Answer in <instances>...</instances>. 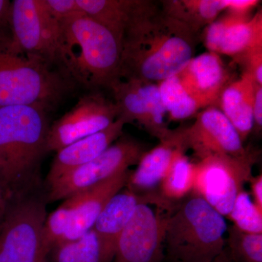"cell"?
<instances>
[{
	"instance_id": "32",
	"label": "cell",
	"mask_w": 262,
	"mask_h": 262,
	"mask_svg": "<svg viewBox=\"0 0 262 262\" xmlns=\"http://www.w3.org/2000/svg\"><path fill=\"white\" fill-rule=\"evenodd\" d=\"M253 129L260 132L262 127V85L254 82L253 102Z\"/></svg>"
},
{
	"instance_id": "6",
	"label": "cell",
	"mask_w": 262,
	"mask_h": 262,
	"mask_svg": "<svg viewBox=\"0 0 262 262\" xmlns=\"http://www.w3.org/2000/svg\"><path fill=\"white\" fill-rule=\"evenodd\" d=\"M47 203L42 187L12 198L0 227V262H50L42 241Z\"/></svg>"
},
{
	"instance_id": "24",
	"label": "cell",
	"mask_w": 262,
	"mask_h": 262,
	"mask_svg": "<svg viewBox=\"0 0 262 262\" xmlns=\"http://www.w3.org/2000/svg\"><path fill=\"white\" fill-rule=\"evenodd\" d=\"M158 84L160 97L170 121H181L195 116L201 110L198 103L179 82L177 75Z\"/></svg>"
},
{
	"instance_id": "10",
	"label": "cell",
	"mask_w": 262,
	"mask_h": 262,
	"mask_svg": "<svg viewBox=\"0 0 262 262\" xmlns=\"http://www.w3.org/2000/svg\"><path fill=\"white\" fill-rule=\"evenodd\" d=\"M142 203L117 242L113 262H163L167 220L173 207Z\"/></svg>"
},
{
	"instance_id": "31",
	"label": "cell",
	"mask_w": 262,
	"mask_h": 262,
	"mask_svg": "<svg viewBox=\"0 0 262 262\" xmlns=\"http://www.w3.org/2000/svg\"><path fill=\"white\" fill-rule=\"evenodd\" d=\"M42 2L48 11L58 21L82 12L77 0H42Z\"/></svg>"
},
{
	"instance_id": "7",
	"label": "cell",
	"mask_w": 262,
	"mask_h": 262,
	"mask_svg": "<svg viewBox=\"0 0 262 262\" xmlns=\"http://www.w3.org/2000/svg\"><path fill=\"white\" fill-rule=\"evenodd\" d=\"M147 151L145 144L122 134L97 158L46 186L48 202L67 199L129 170L133 165H138Z\"/></svg>"
},
{
	"instance_id": "11",
	"label": "cell",
	"mask_w": 262,
	"mask_h": 262,
	"mask_svg": "<svg viewBox=\"0 0 262 262\" xmlns=\"http://www.w3.org/2000/svg\"><path fill=\"white\" fill-rule=\"evenodd\" d=\"M182 147L199 160L215 155L246 158L253 155L238 133L218 107L209 106L196 115L191 126L176 130Z\"/></svg>"
},
{
	"instance_id": "17",
	"label": "cell",
	"mask_w": 262,
	"mask_h": 262,
	"mask_svg": "<svg viewBox=\"0 0 262 262\" xmlns=\"http://www.w3.org/2000/svg\"><path fill=\"white\" fill-rule=\"evenodd\" d=\"M81 11L106 27L122 42L136 24L160 10L151 0H77Z\"/></svg>"
},
{
	"instance_id": "18",
	"label": "cell",
	"mask_w": 262,
	"mask_h": 262,
	"mask_svg": "<svg viewBox=\"0 0 262 262\" xmlns=\"http://www.w3.org/2000/svg\"><path fill=\"white\" fill-rule=\"evenodd\" d=\"M125 124V120L117 117L104 130L75 141L57 151L46 178V186L97 158L123 134Z\"/></svg>"
},
{
	"instance_id": "28",
	"label": "cell",
	"mask_w": 262,
	"mask_h": 262,
	"mask_svg": "<svg viewBox=\"0 0 262 262\" xmlns=\"http://www.w3.org/2000/svg\"><path fill=\"white\" fill-rule=\"evenodd\" d=\"M228 216L243 232L262 234V212L244 189L237 194Z\"/></svg>"
},
{
	"instance_id": "20",
	"label": "cell",
	"mask_w": 262,
	"mask_h": 262,
	"mask_svg": "<svg viewBox=\"0 0 262 262\" xmlns=\"http://www.w3.org/2000/svg\"><path fill=\"white\" fill-rule=\"evenodd\" d=\"M130 173L129 169L77 193L78 203L75 216L61 243L80 238L93 228L98 215L110 200L126 187Z\"/></svg>"
},
{
	"instance_id": "14",
	"label": "cell",
	"mask_w": 262,
	"mask_h": 262,
	"mask_svg": "<svg viewBox=\"0 0 262 262\" xmlns=\"http://www.w3.org/2000/svg\"><path fill=\"white\" fill-rule=\"evenodd\" d=\"M203 32L208 51L234 58L262 46V10L253 16L226 11Z\"/></svg>"
},
{
	"instance_id": "23",
	"label": "cell",
	"mask_w": 262,
	"mask_h": 262,
	"mask_svg": "<svg viewBox=\"0 0 262 262\" xmlns=\"http://www.w3.org/2000/svg\"><path fill=\"white\" fill-rule=\"evenodd\" d=\"M194 179V163L182 151L173 160L158 192L170 203L182 201L192 192Z\"/></svg>"
},
{
	"instance_id": "35",
	"label": "cell",
	"mask_w": 262,
	"mask_h": 262,
	"mask_svg": "<svg viewBox=\"0 0 262 262\" xmlns=\"http://www.w3.org/2000/svg\"><path fill=\"white\" fill-rule=\"evenodd\" d=\"M213 262H232V260L229 258L228 255H227V251L225 249V251L219 256L216 259L214 260Z\"/></svg>"
},
{
	"instance_id": "29",
	"label": "cell",
	"mask_w": 262,
	"mask_h": 262,
	"mask_svg": "<svg viewBox=\"0 0 262 262\" xmlns=\"http://www.w3.org/2000/svg\"><path fill=\"white\" fill-rule=\"evenodd\" d=\"M234 62L244 68V73L262 85V46H258L232 58Z\"/></svg>"
},
{
	"instance_id": "34",
	"label": "cell",
	"mask_w": 262,
	"mask_h": 262,
	"mask_svg": "<svg viewBox=\"0 0 262 262\" xmlns=\"http://www.w3.org/2000/svg\"><path fill=\"white\" fill-rule=\"evenodd\" d=\"M249 182H251V191L255 203L258 209L262 212V175L256 177H251Z\"/></svg>"
},
{
	"instance_id": "33",
	"label": "cell",
	"mask_w": 262,
	"mask_h": 262,
	"mask_svg": "<svg viewBox=\"0 0 262 262\" xmlns=\"http://www.w3.org/2000/svg\"><path fill=\"white\" fill-rule=\"evenodd\" d=\"M13 198L11 193L5 187L4 184L0 182V227L3 225L5 215Z\"/></svg>"
},
{
	"instance_id": "1",
	"label": "cell",
	"mask_w": 262,
	"mask_h": 262,
	"mask_svg": "<svg viewBox=\"0 0 262 262\" xmlns=\"http://www.w3.org/2000/svg\"><path fill=\"white\" fill-rule=\"evenodd\" d=\"M198 38L160 8L124 36L120 79L159 83L177 75L194 57Z\"/></svg>"
},
{
	"instance_id": "16",
	"label": "cell",
	"mask_w": 262,
	"mask_h": 262,
	"mask_svg": "<svg viewBox=\"0 0 262 262\" xmlns=\"http://www.w3.org/2000/svg\"><path fill=\"white\" fill-rule=\"evenodd\" d=\"M142 203L165 206L168 202L159 193L138 195L125 187L110 200L98 215L92 229L101 248L103 262H113L117 242L136 207Z\"/></svg>"
},
{
	"instance_id": "19",
	"label": "cell",
	"mask_w": 262,
	"mask_h": 262,
	"mask_svg": "<svg viewBox=\"0 0 262 262\" xmlns=\"http://www.w3.org/2000/svg\"><path fill=\"white\" fill-rule=\"evenodd\" d=\"M182 151L186 152L176 130H172L168 139L160 141L158 146L143 155L137 168L131 171L125 188L138 195L159 193L157 190L160 184L173 160Z\"/></svg>"
},
{
	"instance_id": "26",
	"label": "cell",
	"mask_w": 262,
	"mask_h": 262,
	"mask_svg": "<svg viewBox=\"0 0 262 262\" xmlns=\"http://www.w3.org/2000/svg\"><path fill=\"white\" fill-rule=\"evenodd\" d=\"M77 203L78 194H75L65 199L61 206L46 217L43 225L42 241L49 254L55 246L61 244L70 229Z\"/></svg>"
},
{
	"instance_id": "15",
	"label": "cell",
	"mask_w": 262,
	"mask_h": 262,
	"mask_svg": "<svg viewBox=\"0 0 262 262\" xmlns=\"http://www.w3.org/2000/svg\"><path fill=\"white\" fill-rule=\"evenodd\" d=\"M177 76L201 110L217 107L221 95L232 81L220 55L209 51L193 57Z\"/></svg>"
},
{
	"instance_id": "13",
	"label": "cell",
	"mask_w": 262,
	"mask_h": 262,
	"mask_svg": "<svg viewBox=\"0 0 262 262\" xmlns=\"http://www.w3.org/2000/svg\"><path fill=\"white\" fill-rule=\"evenodd\" d=\"M118 117L127 123L137 122L160 141L168 139L172 130L165 121L167 113L158 83L120 79L110 87Z\"/></svg>"
},
{
	"instance_id": "25",
	"label": "cell",
	"mask_w": 262,
	"mask_h": 262,
	"mask_svg": "<svg viewBox=\"0 0 262 262\" xmlns=\"http://www.w3.org/2000/svg\"><path fill=\"white\" fill-rule=\"evenodd\" d=\"M50 262H103L101 248L92 229L80 238L55 246L49 254Z\"/></svg>"
},
{
	"instance_id": "21",
	"label": "cell",
	"mask_w": 262,
	"mask_h": 262,
	"mask_svg": "<svg viewBox=\"0 0 262 262\" xmlns=\"http://www.w3.org/2000/svg\"><path fill=\"white\" fill-rule=\"evenodd\" d=\"M254 82L251 76L243 72L241 78L232 81L225 88L217 105L243 141L246 140L253 130Z\"/></svg>"
},
{
	"instance_id": "2",
	"label": "cell",
	"mask_w": 262,
	"mask_h": 262,
	"mask_svg": "<svg viewBox=\"0 0 262 262\" xmlns=\"http://www.w3.org/2000/svg\"><path fill=\"white\" fill-rule=\"evenodd\" d=\"M122 42L82 12L59 21L58 70L88 89L120 80Z\"/></svg>"
},
{
	"instance_id": "9",
	"label": "cell",
	"mask_w": 262,
	"mask_h": 262,
	"mask_svg": "<svg viewBox=\"0 0 262 262\" xmlns=\"http://www.w3.org/2000/svg\"><path fill=\"white\" fill-rule=\"evenodd\" d=\"M13 50L58 66L59 21L53 18L42 0L12 2Z\"/></svg>"
},
{
	"instance_id": "3",
	"label": "cell",
	"mask_w": 262,
	"mask_h": 262,
	"mask_svg": "<svg viewBox=\"0 0 262 262\" xmlns=\"http://www.w3.org/2000/svg\"><path fill=\"white\" fill-rule=\"evenodd\" d=\"M48 112L37 106L0 108V182L13 196L42 187Z\"/></svg>"
},
{
	"instance_id": "8",
	"label": "cell",
	"mask_w": 262,
	"mask_h": 262,
	"mask_svg": "<svg viewBox=\"0 0 262 262\" xmlns=\"http://www.w3.org/2000/svg\"><path fill=\"white\" fill-rule=\"evenodd\" d=\"M255 155L246 158L215 155L194 164L192 192L223 216H228L244 184L251 179Z\"/></svg>"
},
{
	"instance_id": "27",
	"label": "cell",
	"mask_w": 262,
	"mask_h": 262,
	"mask_svg": "<svg viewBox=\"0 0 262 262\" xmlns=\"http://www.w3.org/2000/svg\"><path fill=\"white\" fill-rule=\"evenodd\" d=\"M227 232L225 250L232 262H262V234L243 232L234 225Z\"/></svg>"
},
{
	"instance_id": "4",
	"label": "cell",
	"mask_w": 262,
	"mask_h": 262,
	"mask_svg": "<svg viewBox=\"0 0 262 262\" xmlns=\"http://www.w3.org/2000/svg\"><path fill=\"white\" fill-rule=\"evenodd\" d=\"M172 208L165 228V248L172 262H213L225 251V216L191 192Z\"/></svg>"
},
{
	"instance_id": "22",
	"label": "cell",
	"mask_w": 262,
	"mask_h": 262,
	"mask_svg": "<svg viewBox=\"0 0 262 262\" xmlns=\"http://www.w3.org/2000/svg\"><path fill=\"white\" fill-rule=\"evenodd\" d=\"M234 0H163L160 8L195 34L213 23L233 5Z\"/></svg>"
},
{
	"instance_id": "30",
	"label": "cell",
	"mask_w": 262,
	"mask_h": 262,
	"mask_svg": "<svg viewBox=\"0 0 262 262\" xmlns=\"http://www.w3.org/2000/svg\"><path fill=\"white\" fill-rule=\"evenodd\" d=\"M0 46L13 51L12 2L0 0Z\"/></svg>"
},
{
	"instance_id": "5",
	"label": "cell",
	"mask_w": 262,
	"mask_h": 262,
	"mask_svg": "<svg viewBox=\"0 0 262 262\" xmlns=\"http://www.w3.org/2000/svg\"><path fill=\"white\" fill-rule=\"evenodd\" d=\"M75 84L42 58L0 46V108L37 106L50 112Z\"/></svg>"
},
{
	"instance_id": "12",
	"label": "cell",
	"mask_w": 262,
	"mask_h": 262,
	"mask_svg": "<svg viewBox=\"0 0 262 262\" xmlns=\"http://www.w3.org/2000/svg\"><path fill=\"white\" fill-rule=\"evenodd\" d=\"M115 102L100 93L84 95L75 106L50 125L47 151H58L72 143L104 130L116 120Z\"/></svg>"
}]
</instances>
